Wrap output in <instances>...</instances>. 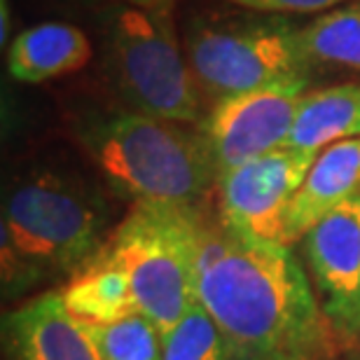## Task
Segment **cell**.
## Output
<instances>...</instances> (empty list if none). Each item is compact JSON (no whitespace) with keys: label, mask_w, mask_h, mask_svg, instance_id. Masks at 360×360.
Instances as JSON below:
<instances>
[{"label":"cell","mask_w":360,"mask_h":360,"mask_svg":"<svg viewBox=\"0 0 360 360\" xmlns=\"http://www.w3.org/2000/svg\"><path fill=\"white\" fill-rule=\"evenodd\" d=\"M337 360H356V358H337Z\"/></svg>","instance_id":"44dd1931"},{"label":"cell","mask_w":360,"mask_h":360,"mask_svg":"<svg viewBox=\"0 0 360 360\" xmlns=\"http://www.w3.org/2000/svg\"><path fill=\"white\" fill-rule=\"evenodd\" d=\"M87 33L63 21H45L21 31L7 49V73L17 82L40 84L75 73L91 61Z\"/></svg>","instance_id":"7c38bea8"},{"label":"cell","mask_w":360,"mask_h":360,"mask_svg":"<svg viewBox=\"0 0 360 360\" xmlns=\"http://www.w3.org/2000/svg\"><path fill=\"white\" fill-rule=\"evenodd\" d=\"M14 360H98L59 290L42 292L5 316Z\"/></svg>","instance_id":"30bf717a"},{"label":"cell","mask_w":360,"mask_h":360,"mask_svg":"<svg viewBox=\"0 0 360 360\" xmlns=\"http://www.w3.org/2000/svg\"><path fill=\"white\" fill-rule=\"evenodd\" d=\"M225 3L239 5L243 10L267 12V14H314L335 10L349 0H225Z\"/></svg>","instance_id":"ac0fdd59"},{"label":"cell","mask_w":360,"mask_h":360,"mask_svg":"<svg viewBox=\"0 0 360 360\" xmlns=\"http://www.w3.org/2000/svg\"><path fill=\"white\" fill-rule=\"evenodd\" d=\"M356 194H360V139L321 150L288 211L285 243H300L328 213Z\"/></svg>","instance_id":"8fae6325"},{"label":"cell","mask_w":360,"mask_h":360,"mask_svg":"<svg viewBox=\"0 0 360 360\" xmlns=\"http://www.w3.org/2000/svg\"><path fill=\"white\" fill-rule=\"evenodd\" d=\"M211 201L199 206L131 204L98 250L124 271L139 314L160 333L197 302L199 243Z\"/></svg>","instance_id":"277c9868"},{"label":"cell","mask_w":360,"mask_h":360,"mask_svg":"<svg viewBox=\"0 0 360 360\" xmlns=\"http://www.w3.org/2000/svg\"><path fill=\"white\" fill-rule=\"evenodd\" d=\"M117 3L139 7V10H148V12H167L176 7V0H117Z\"/></svg>","instance_id":"d6986e66"},{"label":"cell","mask_w":360,"mask_h":360,"mask_svg":"<svg viewBox=\"0 0 360 360\" xmlns=\"http://www.w3.org/2000/svg\"><path fill=\"white\" fill-rule=\"evenodd\" d=\"M162 335V360H229L215 321L194 302L192 309Z\"/></svg>","instance_id":"e0dca14e"},{"label":"cell","mask_w":360,"mask_h":360,"mask_svg":"<svg viewBox=\"0 0 360 360\" xmlns=\"http://www.w3.org/2000/svg\"><path fill=\"white\" fill-rule=\"evenodd\" d=\"M73 134L105 183L131 204L199 206L218 187L199 124L112 108L82 112Z\"/></svg>","instance_id":"7a4b0ae2"},{"label":"cell","mask_w":360,"mask_h":360,"mask_svg":"<svg viewBox=\"0 0 360 360\" xmlns=\"http://www.w3.org/2000/svg\"><path fill=\"white\" fill-rule=\"evenodd\" d=\"M347 139H360V82L307 91L285 148L319 155Z\"/></svg>","instance_id":"4fadbf2b"},{"label":"cell","mask_w":360,"mask_h":360,"mask_svg":"<svg viewBox=\"0 0 360 360\" xmlns=\"http://www.w3.org/2000/svg\"><path fill=\"white\" fill-rule=\"evenodd\" d=\"M311 77H288L208 105L199 131L218 178L288 146Z\"/></svg>","instance_id":"52a82bcc"},{"label":"cell","mask_w":360,"mask_h":360,"mask_svg":"<svg viewBox=\"0 0 360 360\" xmlns=\"http://www.w3.org/2000/svg\"><path fill=\"white\" fill-rule=\"evenodd\" d=\"M59 292L68 314L84 323H115L139 314L124 271L101 253L73 274Z\"/></svg>","instance_id":"5bb4252c"},{"label":"cell","mask_w":360,"mask_h":360,"mask_svg":"<svg viewBox=\"0 0 360 360\" xmlns=\"http://www.w3.org/2000/svg\"><path fill=\"white\" fill-rule=\"evenodd\" d=\"M319 304L344 342L360 340V194L300 241Z\"/></svg>","instance_id":"9c48e42d"},{"label":"cell","mask_w":360,"mask_h":360,"mask_svg":"<svg viewBox=\"0 0 360 360\" xmlns=\"http://www.w3.org/2000/svg\"><path fill=\"white\" fill-rule=\"evenodd\" d=\"M77 323L98 360H162V335L143 314L115 323Z\"/></svg>","instance_id":"2e32d148"},{"label":"cell","mask_w":360,"mask_h":360,"mask_svg":"<svg viewBox=\"0 0 360 360\" xmlns=\"http://www.w3.org/2000/svg\"><path fill=\"white\" fill-rule=\"evenodd\" d=\"M103 197L52 169L14 180L3 204V283L10 290L73 276L108 239Z\"/></svg>","instance_id":"3957f363"},{"label":"cell","mask_w":360,"mask_h":360,"mask_svg":"<svg viewBox=\"0 0 360 360\" xmlns=\"http://www.w3.org/2000/svg\"><path fill=\"white\" fill-rule=\"evenodd\" d=\"M10 0H0V42L3 45H7V38H10Z\"/></svg>","instance_id":"ffe728a7"},{"label":"cell","mask_w":360,"mask_h":360,"mask_svg":"<svg viewBox=\"0 0 360 360\" xmlns=\"http://www.w3.org/2000/svg\"><path fill=\"white\" fill-rule=\"evenodd\" d=\"M185 54L208 105L316 70L302 45V26L285 14L255 10L192 14Z\"/></svg>","instance_id":"5b68a950"},{"label":"cell","mask_w":360,"mask_h":360,"mask_svg":"<svg viewBox=\"0 0 360 360\" xmlns=\"http://www.w3.org/2000/svg\"><path fill=\"white\" fill-rule=\"evenodd\" d=\"M302 45L314 68L360 73V0H349L302 26Z\"/></svg>","instance_id":"9a60e30c"},{"label":"cell","mask_w":360,"mask_h":360,"mask_svg":"<svg viewBox=\"0 0 360 360\" xmlns=\"http://www.w3.org/2000/svg\"><path fill=\"white\" fill-rule=\"evenodd\" d=\"M105 73L122 105L134 112L194 127L208 112L178 42L174 10L112 7L105 17Z\"/></svg>","instance_id":"8992f818"},{"label":"cell","mask_w":360,"mask_h":360,"mask_svg":"<svg viewBox=\"0 0 360 360\" xmlns=\"http://www.w3.org/2000/svg\"><path fill=\"white\" fill-rule=\"evenodd\" d=\"M316 155L281 148L218 178L215 208L225 225L264 241L285 243V220Z\"/></svg>","instance_id":"ba28073f"},{"label":"cell","mask_w":360,"mask_h":360,"mask_svg":"<svg viewBox=\"0 0 360 360\" xmlns=\"http://www.w3.org/2000/svg\"><path fill=\"white\" fill-rule=\"evenodd\" d=\"M197 300L229 360H337L342 349L292 246L236 232L218 208L201 229Z\"/></svg>","instance_id":"6da1fadb"}]
</instances>
